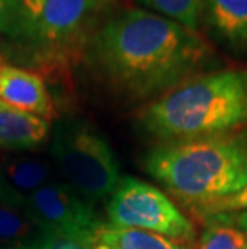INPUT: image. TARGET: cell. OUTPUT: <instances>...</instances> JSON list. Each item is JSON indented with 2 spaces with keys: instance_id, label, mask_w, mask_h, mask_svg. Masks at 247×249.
<instances>
[{
  "instance_id": "obj_1",
  "label": "cell",
  "mask_w": 247,
  "mask_h": 249,
  "mask_svg": "<svg viewBox=\"0 0 247 249\" xmlns=\"http://www.w3.org/2000/svg\"><path fill=\"white\" fill-rule=\"evenodd\" d=\"M87 52L117 92L146 103L209 72L215 61L212 47L198 31L146 8H127L106 19Z\"/></svg>"
},
{
  "instance_id": "obj_2",
  "label": "cell",
  "mask_w": 247,
  "mask_h": 249,
  "mask_svg": "<svg viewBox=\"0 0 247 249\" xmlns=\"http://www.w3.org/2000/svg\"><path fill=\"white\" fill-rule=\"evenodd\" d=\"M138 124L159 143L214 137L247 127V70H217L145 103Z\"/></svg>"
},
{
  "instance_id": "obj_3",
  "label": "cell",
  "mask_w": 247,
  "mask_h": 249,
  "mask_svg": "<svg viewBox=\"0 0 247 249\" xmlns=\"http://www.w3.org/2000/svg\"><path fill=\"white\" fill-rule=\"evenodd\" d=\"M167 195L188 209L247 187V127L204 139L159 143L143 160Z\"/></svg>"
},
{
  "instance_id": "obj_4",
  "label": "cell",
  "mask_w": 247,
  "mask_h": 249,
  "mask_svg": "<svg viewBox=\"0 0 247 249\" xmlns=\"http://www.w3.org/2000/svg\"><path fill=\"white\" fill-rule=\"evenodd\" d=\"M99 15L87 0H19L13 37L37 56L65 61L87 50Z\"/></svg>"
},
{
  "instance_id": "obj_5",
  "label": "cell",
  "mask_w": 247,
  "mask_h": 249,
  "mask_svg": "<svg viewBox=\"0 0 247 249\" xmlns=\"http://www.w3.org/2000/svg\"><path fill=\"white\" fill-rule=\"evenodd\" d=\"M50 156L67 187L92 204L108 201L120 180L119 162L109 142L88 124L56 129Z\"/></svg>"
},
{
  "instance_id": "obj_6",
  "label": "cell",
  "mask_w": 247,
  "mask_h": 249,
  "mask_svg": "<svg viewBox=\"0 0 247 249\" xmlns=\"http://www.w3.org/2000/svg\"><path fill=\"white\" fill-rule=\"evenodd\" d=\"M109 225L149 231L180 243H193V222L165 192L135 177H122L106 204Z\"/></svg>"
},
{
  "instance_id": "obj_7",
  "label": "cell",
  "mask_w": 247,
  "mask_h": 249,
  "mask_svg": "<svg viewBox=\"0 0 247 249\" xmlns=\"http://www.w3.org/2000/svg\"><path fill=\"white\" fill-rule=\"evenodd\" d=\"M0 201L23 209L40 233H95L103 225L92 203L56 180L29 195L0 192Z\"/></svg>"
},
{
  "instance_id": "obj_8",
  "label": "cell",
  "mask_w": 247,
  "mask_h": 249,
  "mask_svg": "<svg viewBox=\"0 0 247 249\" xmlns=\"http://www.w3.org/2000/svg\"><path fill=\"white\" fill-rule=\"evenodd\" d=\"M0 100L50 123L55 105L39 74L7 63L0 65Z\"/></svg>"
},
{
  "instance_id": "obj_9",
  "label": "cell",
  "mask_w": 247,
  "mask_h": 249,
  "mask_svg": "<svg viewBox=\"0 0 247 249\" xmlns=\"http://www.w3.org/2000/svg\"><path fill=\"white\" fill-rule=\"evenodd\" d=\"M201 21L223 45L247 53V0H202Z\"/></svg>"
},
{
  "instance_id": "obj_10",
  "label": "cell",
  "mask_w": 247,
  "mask_h": 249,
  "mask_svg": "<svg viewBox=\"0 0 247 249\" xmlns=\"http://www.w3.org/2000/svg\"><path fill=\"white\" fill-rule=\"evenodd\" d=\"M50 125L0 100V150L23 153L35 150L49 137Z\"/></svg>"
},
{
  "instance_id": "obj_11",
  "label": "cell",
  "mask_w": 247,
  "mask_h": 249,
  "mask_svg": "<svg viewBox=\"0 0 247 249\" xmlns=\"http://www.w3.org/2000/svg\"><path fill=\"white\" fill-rule=\"evenodd\" d=\"M53 164L35 156H0V192L29 195L53 180Z\"/></svg>"
},
{
  "instance_id": "obj_12",
  "label": "cell",
  "mask_w": 247,
  "mask_h": 249,
  "mask_svg": "<svg viewBox=\"0 0 247 249\" xmlns=\"http://www.w3.org/2000/svg\"><path fill=\"white\" fill-rule=\"evenodd\" d=\"M95 249H190L186 243L154 235L149 231L117 229L103 224L93 236Z\"/></svg>"
},
{
  "instance_id": "obj_13",
  "label": "cell",
  "mask_w": 247,
  "mask_h": 249,
  "mask_svg": "<svg viewBox=\"0 0 247 249\" xmlns=\"http://www.w3.org/2000/svg\"><path fill=\"white\" fill-rule=\"evenodd\" d=\"M207 224L196 249H247V235L230 217H215Z\"/></svg>"
},
{
  "instance_id": "obj_14",
  "label": "cell",
  "mask_w": 247,
  "mask_h": 249,
  "mask_svg": "<svg viewBox=\"0 0 247 249\" xmlns=\"http://www.w3.org/2000/svg\"><path fill=\"white\" fill-rule=\"evenodd\" d=\"M152 13L169 18L191 31L201 24L202 0H138Z\"/></svg>"
},
{
  "instance_id": "obj_15",
  "label": "cell",
  "mask_w": 247,
  "mask_h": 249,
  "mask_svg": "<svg viewBox=\"0 0 247 249\" xmlns=\"http://www.w3.org/2000/svg\"><path fill=\"white\" fill-rule=\"evenodd\" d=\"M34 229L37 227L23 209L0 201V243L3 246L18 248L28 243Z\"/></svg>"
},
{
  "instance_id": "obj_16",
  "label": "cell",
  "mask_w": 247,
  "mask_h": 249,
  "mask_svg": "<svg viewBox=\"0 0 247 249\" xmlns=\"http://www.w3.org/2000/svg\"><path fill=\"white\" fill-rule=\"evenodd\" d=\"M194 215H198L201 220H210L215 217H225L231 214H241L247 213V187L241 192L228 196V198L214 201V203L198 206V208L191 209Z\"/></svg>"
},
{
  "instance_id": "obj_17",
  "label": "cell",
  "mask_w": 247,
  "mask_h": 249,
  "mask_svg": "<svg viewBox=\"0 0 247 249\" xmlns=\"http://www.w3.org/2000/svg\"><path fill=\"white\" fill-rule=\"evenodd\" d=\"M95 233H42L40 249H95Z\"/></svg>"
},
{
  "instance_id": "obj_18",
  "label": "cell",
  "mask_w": 247,
  "mask_h": 249,
  "mask_svg": "<svg viewBox=\"0 0 247 249\" xmlns=\"http://www.w3.org/2000/svg\"><path fill=\"white\" fill-rule=\"evenodd\" d=\"M19 0H0V31L8 36L15 34Z\"/></svg>"
},
{
  "instance_id": "obj_19",
  "label": "cell",
  "mask_w": 247,
  "mask_h": 249,
  "mask_svg": "<svg viewBox=\"0 0 247 249\" xmlns=\"http://www.w3.org/2000/svg\"><path fill=\"white\" fill-rule=\"evenodd\" d=\"M87 2L90 3L92 7H95L99 13H103V12H106L109 7H113L117 0H87Z\"/></svg>"
},
{
  "instance_id": "obj_20",
  "label": "cell",
  "mask_w": 247,
  "mask_h": 249,
  "mask_svg": "<svg viewBox=\"0 0 247 249\" xmlns=\"http://www.w3.org/2000/svg\"><path fill=\"white\" fill-rule=\"evenodd\" d=\"M234 224L247 235V213H241L234 217Z\"/></svg>"
},
{
  "instance_id": "obj_21",
  "label": "cell",
  "mask_w": 247,
  "mask_h": 249,
  "mask_svg": "<svg viewBox=\"0 0 247 249\" xmlns=\"http://www.w3.org/2000/svg\"><path fill=\"white\" fill-rule=\"evenodd\" d=\"M18 249H40V246H39V241H28V243L19 245Z\"/></svg>"
},
{
  "instance_id": "obj_22",
  "label": "cell",
  "mask_w": 247,
  "mask_h": 249,
  "mask_svg": "<svg viewBox=\"0 0 247 249\" xmlns=\"http://www.w3.org/2000/svg\"><path fill=\"white\" fill-rule=\"evenodd\" d=\"M0 249H18V248H10V246H0Z\"/></svg>"
}]
</instances>
